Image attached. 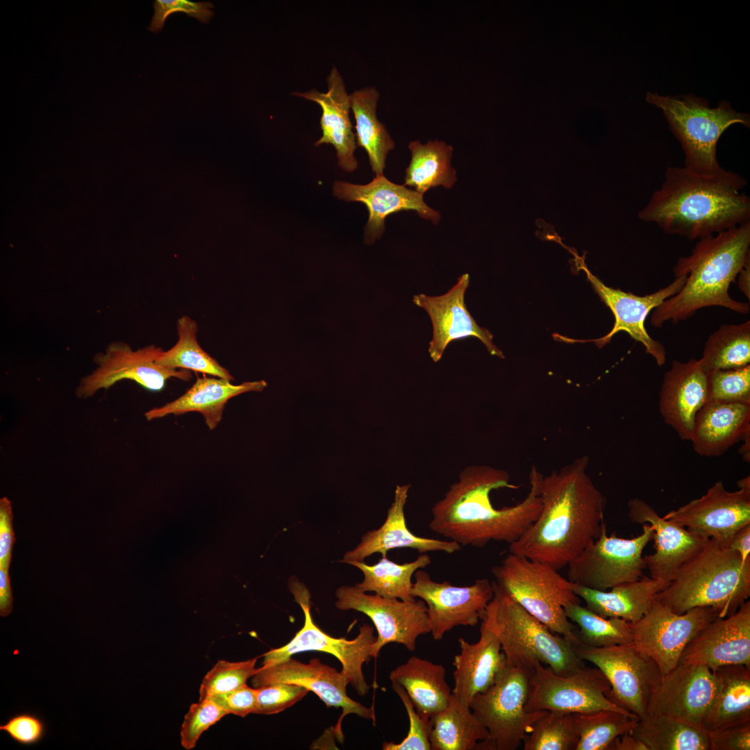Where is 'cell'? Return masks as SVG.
Listing matches in <instances>:
<instances>
[{
    "instance_id": "cell-9",
    "label": "cell",
    "mask_w": 750,
    "mask_h": 750,
    "mask_svg": "<svg viewBox=\"0 0 750 750\" xmlns=\"http://www.w3.org/2000/svg\"><path fill=\"white\" fill-rule=\"evenodd\" d=\"M533 669L505 658L492 684L472 700V712L488 731L490 750L517 749L535 722L547 712L524 709Z\"/></svg>"
},
{
    "instance_id": "cell-13",
    "label": "cell",
    "mask_w": 750,
    "mask_h": 750,
    "mask_svg": "<svg viewBox=\"0 0 750 750\" xmlns=\"http://www.w3.org/2000/svg\"><path fill=\"white\" fill-rule=\"evenodd\" d=\"M578 657L594 664L605 675L610 690L608 699L639 717L646 715L652 692L661 674L656 662L633 644L593 647L574 646Z\"/></svg>"
},
{
    "instance_id": "cell-44",
    "label": "cell",
    "mask_w": 750,
    "mask_h": 750,
    "mask_svg": "<svg viewBox=\"0 0 750 750\" xmlns=\"http://www.w3.org/2000/svg\"><path fill=\"white\" fill-rule=\"evenodd\" d=\"M523 742L524 750H576L578 735L572 714L547 711Z\"/></svg>"
},
{
    "instance_id": "cell-58",
    "label": "cell",
    "mask_w": 750,
    "mask_h": 750,
    "mask_svg": "<svg viewBox=\"0 0 750 750\" xmlns=\"http://www.w3.org/2000/svg\"><path fill=\"white\" fill-rule=\"evenodd\" d=\"M738 285L740 290L750 299V254L747 256L738 276Z\"/></svg>"
},
{
    "instance_id": "cell-15",
    "label": "cell",
    "mask_w": 750,
    "mask_h": 750,
    "mask_svg": "<svg viewBox=\"0 0 750 750\" xmlns=\"http://www.w3.org/2000/svg\"><path fill=\"white\" fill-rule=\"evenodd\" d=\"M335 597L337 608L360 612L372 621L378 633L372 658H377L380 650L391 642L403 644L413 651L417 638L431 633L427 607L422 599L405 601L385 598L367 594L356 585L340 587Z\"/></svg>"
},
{
    "instance_id": "cell-45",
    "label": "cell",
    "mask_w": 750,
    "mask_h": 750,
    "mask_svg": "<svg viewBox=\"0 0 750 750\" xmlns=\"http://www.w3.org/2000/svg\"><path fill=\"white\" fill-rule=\"evenodd\" d=\"M257 660L258 658L239 662L218 660L202 680L199 701L230 692L246 684L257 670Z\"/></svg>"
},
{
    "instance_id": "cell-52",
    "label": "cell",
    "mask_w": 750,
    "mask_h": 750,
    "mask_svg": "<svg viewBox=\"0 0 750 750\" xmlns=\"http://www.w3.org/2000/svg\"><path fill=\"white\" fill-rule=\"evenodd\" d=\"M710 750H749L750 722L707 731Z\"/></svg>"
},
{
    "instance_id": "cell-47",
    "label": "cell",
    "mask_w": 750,
    "mask_h": 750,
    "mask_svg": "<svg viewBox=\"0 0 750 750\" xmlns=\"http://www.w3.org/2000/svg\"><path fill=\"white\" fill-rule=\"evenodd\" d=\"M228 713L211 699L191 704L181 724L180 738L187 750L194 748L201 735Z\"/></svg>"
},
{
    "instance_id": "cell-1",
    "label": "cell",
    "mask_w": 750,
    "mask_h": 750,
    "mask_svg": "<svg viewBox=\"0 0 750 750\" xmlns=\"http://www.w3.org/2000/svg\"><path fill=\"white\" fill-rule=\"evenodd\" d=\"M588 461L583 456L543 476L541 511L509 553L560 570L599 536L606 498L587 473Z\"/></svg>"
},
{
    "instance_id": "cell-43",
    "label": "cell",
    "mask_w": 750,
    "mask_h": 750,
    "mask_svg": "<svg viewBox=\"0 0 750 750\" xmlns=\"http://www.w3.org/2000/svg\"><path fill=\"white\" fill-rule=\"evenodd\" d=\"M572 716L578 735L576 750H608L615 738L629 733L639 719L610 710Z\"/></svg>"
},
{
    "instance_id": "cell-7",
    "label": "cell",
    "mask_w": 750,
    "mask_h": 750,
    "mask_svg": "<svg viewBox=\"0 0 750 750\" xmlns=\"http://www.w3.org/2000/svg\"><path fill=\"white\" fill-rule=\"evenodd\" d=\"M646 101L663 111L684 151V167L699 174L712 175L722 168L717 159V144L730 126H750L749 115L735 111L726 101L713 108L706 99L692 94L671 97L650 92Z\"/></svg>"
},
{
    "instance_id": "cell-10",
    "label": "cell",
    "mask_w": 750,
    "mask_h": 750,
    "mask_svg": "<svg viewBox=\"0 0 750 750\" xmlns=\"http://www.w3.org/2000/svg\"><path fill=\"white\" fill-rule=\"evenodd\" d=\"M289 587L303 610V626L287 644L265 653L262 666L278 663L303 651L328 653L339 660L342 666L341 671L348 677L356 692L360 696L367 694L370 685L365 680L362 665L372 658V647L376 640L373 627L363 624L360 626L358 635L352 640L333 638L314 623L310 613V593L306 586L292 579Z\"/></svg>"
},
{
    "instance_id": "cell-59",
    "label": "cell",
    "mask_w": 750,
    "mask_h": 750,
    "mask_svg": "<svg viewBox=\"0 0 750 750\" xmlns=\"http://www.w3.org/2000/svg\"><path fill=\"white\" fill-rule=\"evenodd\" d=\"M743 441V444L740 447L739 451L745 462H749L750 461V430L748 431L741 439Z\"/></svg>"
},
{
    "instance_id": "cell-21",
    "label": "cell",
    "mask_w": 750,
    "mask_h": 750,
    "mask_svg": "<svg viewBox=\"0 0 750 750\" xmlns=\"http://www.w3.org/2000/svg\"><path fill=\"white\" fill-rule=\"evenodd\" d=\"M716 691V677L708 667L678 663L661 676L646 714L665 715L704 729L703 718Z\"/></svg>"
},
{
    "instance_id": "cell-39",
    "label": "cell",
    "mask_w": 750,
    "mask_h": 750,
    "mask_svg": "<svg viewBox=\"0 0 750 750\" xmlns=\"http://www.w3.org/2000/svg\"><path fill=\"white\" fill-rule=\"evenodd\" d=\"M431 562V557L421 553L415 560L398 564L383 556L376 564L369 565L362 562H353L350 565L363 573V580L355 585L363 592H374L388 599H398L412 601L416 599L410 593L412 587V577L416 571L423 569Z\"/></svg>"
},
{
    "instance_id": "cell-53",
    "label": "cell",
    "mask_w": 750,
    "mask_h": 750,
    "mask_svg": "<svg viewBox=\"0 0 750 750\" xmlns=\"http://www.w3.org/2000/svg\"><path fill=\"white\" fill-rule=\"evenodd\" d=\"M257 696L258 689L251 688L246 683L230 692L215 695L210 699L228 714L244 717L250 713H253L256 706Z\"/></svg>"
},
{
    "instance_id": "cell-23",
    "label": "cell",
    "mask_w": 750,
    "mask_h": 750,
    "mask_svg": "<svg viewBox=\"0 0 750 750\" xmlns=\"http://www.w3.org/2000/svg\"><path fill=\"white\" fill-rule=\"evenodd\" d=\"M678 663L705 665L711 671L730 665L750 667V601L710 622L688 644Z\"/></svg>"
},
{
    "instance_id": "cell-36",
    "label": "cell",
    "mask_w": 750,
    "mask_h": 750,
    "mask_svg": "<svg viewBox=\"0 0 750 750\" xmlns=\"http://www.w3.org/2000/svg\"><path fill=\"white\" fill-rule=\"evenodd\" d=\"M350 98L356 119L357 145L366 151L376 176L382 175L387 155L394 148V142L376 117L379 93L374 87H365L354 91Z\"/></svg>"
},
{
    "instance_id": "cell-22",
    "label": "cell",
    "mask_w": 750,
    "mask_h": 750,
    "mask_svg": "<svg viewBox=\"0 0 750 750\" xmlns=\"http://www.w3.org/2000/svg\"><path fill=\"white\" fill-rule=\"evenodd\" d=\"M469 284V276L464 274L447 293L430 297L415 294L412 302L428 314L433 326V338L428 352L433 362H438L447 345L453 340L468 337L479 339L492 356L504 358L502 351L492 342L493 335L478 325L468 311L465 294Z\"/></svg>"
},
{
    "instance_id": "cell-49",
    "label": "cell",
    "mask_w": 750,
    "mask_h": 750,
    "mask_svg": "<svg viewBox=\"0 0 750 750\" xmlns=\"http://www.w3.org/2000/svg\"><path fill=\"white\" fill-rule=\"evenodd\" d=\"M258 689L253 714L274 715L292 706L309 692L306 688L289 683H276Z\"/></svg>"
},
{
    "instance_id": "cell-33",
    "label": "cell",
    "mask_w": 750,
    "mask_h": 750,
    "mask_svg": "<svg viewBox=\"0 0 750 750\" xmlns=\"http://www.w3.org/2000/svg\"><path fill=\"white\" fill-rule=\"evenodd\" d=\"M445 677L443 665L417 656H411L389 675L392 683L403 687L417 713L427 720L449 703L451 690Z\"/></svg>"
},
{
    "instance_id": "cell-12",
    "label": "cell",
    "mask_w": 750,
    "mask_h": 750,
    "mask_svg": "<svg viewBox=\"0 0 750 750\" xmlns=\"http://www.w3.org/2000/svg\"><path fill=\"white\" fill-rule=\"evenodd\" d=\"M653 534L652 526L644 524L635 538L608 536L604 524L599 536L567 565V580L602 591L639 580L647 568L642 553Z\"/></svg>"
},
{
    "instance_id": "cell-32",
    "label": "cell",
    "mask_w": 750,
    "mask_h": 750,
    "mask_svg": "<svg viewBox=\"0 0 750 750\" xmlns=\"http://www.w3.org/2000/svg\"><path fill=\"white\" fill-rule=\"evenodd\" d=\"M668 583L643 576L607 590H597L572 583V592L584 600L586 607L606 618L618 617L628 622L641 619L651 608L657 595Z\"/></svg>"
},
{
    "instance_id": "cell-41",
    "label": "cell",
    "mask_w": 750,
    "mask_h": 750,
    "mask_svg": "<svg viewBox=\"0 0 750 750\" xmlns=\"http://www.w3.org/2000/svg\"><path fill=\"white\" fill-rule=\"evenodd\" d=\"M699 360L706 374L750 365V321L722 325L706 340Z\"/></svg>"
},
{
    "instance_id": "cell-8",
    "label": "cell",
    "mask_w": 750,
    "mask_h": 750,
    "mask_svg": "<svg viewBox=\"0 0 750 750\" xmlns=\"http://www.w3.org/2000/svg\"><path fill=\"white\" fill-rule=\"evenodd\" d=\"M547 563L509 553L492 569L494 583L553 633L573 646L580 642L564 605L580 603L572 583Z\"/></svg>"
},
{
    "instance_id": "cell-4",
    "label": "cell",
    "mask_w": 750,
    "mask_h": 750,
    "mask_svg": "<svg viewBox=\"0 0 750 750\" xmlns=\"http://www.w3.org/2000/svg\"><path fill=\"white\" fill-rule=\"evenodd\" d=\"M749 247L750 222L699 239L691 253L680 257L674 267V277L686 275L683 287L653 309L651 325L676 324L710 306L749 313V303L733 299L728 290L750 254Z\"/></svg>"
},
{
    "instance_id": "cell-35",
    "label": "cell",
    "mask_w": 750,
    "mask_h": 750,
    "mask_svg": "<svg viewBox=\"0 0 750 750\" xmlns=\"http://www.w3.org/2000/svg\"><path fill=\"white\" fill-rule=\"evenodd\" d=\"M429 722L432 750L479 749L480 742L489 738L488 730L470 708L461 706L452 693L446 708Z\"/></svg>"
},
{
    "instance_id": "cell-27",
    "label": "cell",
    "mask_w": 750,
    "mask_h": 750,
    "mask_svg": "<svg viewBox=\"0 0 750 750\" xmlns=\"http://www.w3.org/2000/svg\"><path fill=\"white\" fill-rule=\"evenodd\" d=\"M410 487V484L396 486L394 501L388 510L384 523L378 528L364 534L360 543L345 553L342 562L348 564L362 562L376 553L386 556L388 551L399 548L415 549L419 553L442 551L448 554L461 549L462 546L456 542L420 537L408 528L404 509Z\"/></svg>"
},
{
    "instance_id": "cell-3",
    "label": "cell",
    "mask_w": 750,
    "mask_h": 750,
    "mask_svg": "<svg viewBox=\"0 0 750 750\" xmlns=\"http://www.w3.org/2000/svg\"><path fill=\"white\" fill-rule=\"evenodd\" d=\"M747 185L741 175L723 168L703 175L668 167L638 217L667 234L699 240L750 222V199L742 192Z\"/></svg>"
},
{
    "instance_id": "cell-28",
    "label": "cell",
    "mask_w": 750,
    "mask_h": 750,
    "mask_svg": "<svg viewBox=\"0 0 750 750\" xmlns=\"http://www.w3.org/2000/svg\"><path fill=\"white\" fill-rule=\"evenodd\" d=\"M458 643L460 651L453 662L451 693L461 706L469 708L474 696L492 684L505 656L498 637L483 620L477 642L471 644L460 638Z\"/></svg>"
},
{
    "instance_id": "cell-40",
    "label": "cell",
    "mask_w": 750,
    "mask_h": 750,
    "mask_svg": "<svg viewBox=\"0 0 750 750\" xmlns=\"http://www.w3.org/2000/svg\"><path fill=\"white\" fill-rule=\"evenodd\" d=\"M176 327L178 340L174 347L160 354L156 360L158 365L172 369L193 370L231 381L234 380L228 370L199 344L197 340L198 325L194 319L183 315L178 319Z\"/></svg>"
},
{
    "instance_id": "cell-5",
    "label": "cell",
    "mask_w": 750,
    "mask_h": 750,
    "mask_svg": "<svg viewBox=\"0 0 750 750\" xmlns=\"http://www.w3.org/2000/svg\"><path fill=\"white\" fill-rule=\"evenodd\" d=\"M749 596L750 560L709 539L678 568L656 600L677 614L710 607L724 618L735 613Z\"/></svg>"
},
{
    "instance_id": "cell-24",
    "label": "cell",
    "mask_w": 750,
    "mask_h": 750,
    "mask_svg": "<svg viewBox=\"0 0 750 750\" xmlns=\"http://www.w3.org/2000/svg\"><path fill=\"white\" fill-rule=\"evenodd\" d=\"M333 189L336 197L346 201L360 202L366 206L369 219L365 226V241L367 244L373 243L382 235L385 231V219L393 213L414 210L435 224L440 219V214L424 201L423 194L391 182L383 174L376 176L367 185L336 181Z\"/></svg>"
},
{
    "instance_id": "cell-26",
    "label": "cell",
    "mask_w": 750,
    "mask_h": 750,
    "mask_svg": "<svg viewBox=\"0 0 750 750\" xmlns=\"http://www.w3.org/2000/svg\"><path fill=\"white\" fill-rule=\"evenodd\" d=\"M707 401V377L700 360H674L663 376L659 411L679 438L690 440L696 415Z\"/></svg>"
},
{
    "instance_id": "cell-14",
    "label": "cell",
    "mask_w": 750,
    "mask_h": 750,
    "mask_svg": "<svg viewBox=\"0 0 750 750\" xmlns=\"http://www.w3.org/2000/svg\"><path fill=\"white\" fill-rule=\"evenodd\" d=\"M717 618V612L710 607L677 614L655 599L641 619L630 622L633 644L656 662L663 676L678 664L688 644Z\"/></svg>"
},
{
    "instance_id": "cell-48",
    "label": "cell",
    "mask_w": 750,
    "mask_h": 750,
    "mask_svg": "<svg viewBox=\"0 0 750 750\" xmlns=\"http://www.w3.org/2000/svg\"><path fill=\"white\" fill-rule=\"evenodd\" d=\"M392 688L399 696L406 710L409 720L407 735L399 743L384 742L383 750H432L429 741L430 722L422 718L415 710L406 690L401 685L392 683Z\"/></svg>"
},
{
    "instance_id": "cell-34",
    "label": "cell",
    "mask_w": 750,
    "mask_h": 750,
    "mask_svg": "<svg viewBox=\"0 0 750 750\" xmlns=\"http://www.w3.org/2000/svg\"><path fill=\"white\" fill-rule=\"evenodd\" d=\"M717 691L703 721V728L712 731L750 722V667L730 665L712 671Z\"/></svg>"
},
{
    "instance_id": "cell-46",
    "label": "cell",
    "mask_w": 750,
    "mask_h": 750,
    "mask_svg": "<svg viewBox=\"0 0 750 750\" xmlns=\"http://www.w3.org/2000/svg\"><path fill=\"white\" fill-rule=\"evenodd\" d=\"M707 401L750 404V365L706 374Z\"/></svg>"
},
{
    "instance_id": "cell-50",
    "label": "cell",
    "mask_w": 750,
    "mask_h": 750,
    "mask_svg": "<svg viewBox=\"0 0 750 750\" xmlns=\"http://www.w3.org/2000/svg\"><path fill=\"white\" fill-rule=\"evenodd\" d=\"M0 731L16 743L33 746L40 743L47 733V725L42 718L32 712H22L8 717L0 724Z\"/></svg>"
},
{
    "instance_id": "cell-42",
    "label": "cell",
    "mask_w": 750,
    "mask_h": 750,
    "mask_svg": "<svg viewBox=\"0 0 750 750\" xmlns=\"http://www.w3.org/2000/svg\"><path fill=\"white\" fill-rule=\"evenodd\" d=\"M564 610L568 619L576 624L581 643L593 647H606L633 643L630 622L618 617H603L580 603H567Z\"/></svg>"
},
{
    "instance_id": "cell-51",
    "label": "cell",
    "mask_w": 750,
    "mask_h": 750,
    "mask_svg": "<svg viewBox=\"0 0 750 750\" xmlns=\"http://www.w3.org/2000/svg\"><path fill=\"white\" fill-rule=\"evenodd\" d=\"M154 13L149 31L158 33L164 26L167 17L176 12H183L199 21L208 23L214 12L210 2H194L189 0H156L153 2Z\"/></svg>"
},
{
    "instance_id": "cell-18",
    "label": "cell",
    "mask_w": 750,
    "mask_h": 750,
    "mask_svg": "<svg viewBox=\"0 0 750 750\" xmlns=\"http://www.w3.org/2000/svg\"><path fill=\"white\" fill-rule=\"evenodd\" d=\"M581 268L585 272L587 278L594 292L612 312L615 324L611 331L600 338L574 340L560 337V340L569 342H594L598 348H602L610 342L616 333L624 331L634 340L640 342L644 346L645 352L654 358L658 366H662L666 362L665 348L659 341L653 339L649 335L644 326V322L651 310L667 299L676 294L682 289L686 281V275L675 276V279L669 285L655 292L638 296L631 292H626L619 289L608 287L598 277L593 275L584 265Z\"/></svg>"
},
{
    "instance_id": "cell-56",
    "label": "cell",
    "mask_w": 750,
    "mask_h": 750,
    "mask_svg": "<svg viewBox=\"0 0 750 750\" xmlns=\"http://www.w3.org/2000/svg\"><path fill=\"white\" fill-rule=\"evenodd\" d=\"M727 547L737 551L743 560H750V524L738 530L731 537Z\"/></svg>"
},
{
    "instance_id": "cell-37",
    "label": "cell",
    "mask_w": 750,
    "mask_h": 750,
    "mask_svg": "<svg viewBox=\"0 0 750 750\" xmlns=\"http://www.w3.org/2000/svg\"><path fill=\"white\" fill-rule=\"evenodd\" d=\"M629 733L649 750H710L706 731L665 715L646 714Z\"/></svg>"
},
{
    "instance_id": "cell-29",
    "label": "cell",
    "mask_w": 750,
    "mask_h": 750,
    "mask_svg": "<svg viewBox=\"0 0 750 750\" xmlns=\"http://www.w3.org/2000/svg\"><path fill=\"white\" fill-rule=\"evenodd\" d=\"M328 91L320 92L315 89L308 92H294L292 94L311 100L320 106L322 113L320 118L322 137L315 143L316 147L322 144H332L336 150L338 165L347 172H353L358 167L353 155L356 148V134L349 117L351 98L345 90L344 82L333 67L327 76Z\"/></svg>"
},
{
    "instance_id": "cell-54",
    "label": "cell",
    "mask_w": 750,
    "mask_h": 750,
    "mask_svg": "<svg viewBox=\"0 0 750 750\" xmlns=\"http://www.w3.org/2000/svg\"><path fill=\"white\" fill-rule=\"evenodd\" d=\"M12 518L11 502L3 497L0 499V567L6 569H9L15 541Z\"/></svg>"
},
{
    "instance_id": "cell-38",
    "label": "cell",
    "mask_w": 750,
    "mask_h": 750,
    "mask_svg": "<svg viewBox=\"0 0 750 750\" xmlns=\"http://www.w3.org/2000/svg\"><path fill=\"white\" fill-rule=\"evenodd\" d=\"M411 160L406 169L405 185L423 194L431 188H451L456 181V170L451 165L453 148L444 142L434 140L422 144L409 143Z\"/></svg>"
},
{
    "instance_id": "cell-20",
    "label": "cell",
    "mask_w": 750,
    "mask_h": 750,
    "mask_svg": "<svg viewBox=\"0 0 750 750\" xmlns=\"http://www.w3.org/2000/svg\"><path fill=\"white\" fill-rule=\"evenodd\" d=\"M276 683H289L302 685L313 692L327 707L342 708V713L335 726V732L342 737L341 722L349 714H355L366 719H376L374 710L351 699L347 694L348 677L335 668L312 658L303 663L292 657L278 663L257 668L251 677L255 688Z\"/></svg>"
},
{
    "instance_id": "cell-2",
    "label": "cell",
    "mask_w": 750,
    "mask_h": 750,
    "mask_svg": "<svg viewBox=\"0 0 750 750\" xmlns=\"http://www.w3.org/2000/svg\"><path fill=\"white\" fill-rule=\"evenodd\" d=\"M543 475L535 467L529 474L530 489L519 503L501 509L492 503L490 493L510 483L506 471L486 465L465 468L458 481L431 509L428 527L461 546L483 547L491 541H516L538 518L542 509Z\"/></svg>"
},
{
    "instance_id": "cell-25",
    "label": "cell",
    "mask_w": 750,
    "mask_h": 750,
    "mask_svg": "<svg viewBox=\"0 0 750 750\" xmlns=\"http://www.w3.org/2000/svg\"><path fill=\"white\" fill-rule=\"evenodd\" d=\"M628 515L631 522L650 524L653 529L655 552L644 556V560L651 578L658 581L669 583L678 568L709 540L660 517L640 498L628 500Z\"/></svg>"
},
{
    "instance_id": "cell-6",
    "label": "cell",
    "mask_w": 750,
    "mask_h": 750,
    "mask_svg": "<svg viewBox=\"0 0 750 750\" xmlns=\"http://www.w3.org/2000/svg\"><path fill=\"white\" fill-rule=\"evenodd\" d=\"M492 584L494 597L481 620L498 637L508 662L533 669L539 661L558 674L583 666L569 641L553 633Z\"/></svg>"
},
{
    "instance_id": "cell-19",
    "label": "cell",
    "mask_w": 750,
    "mask_h": 750,
    "mask_svg": "<svg viewBox=\"0 0 750 750\" xmlns=\"http://www.w3.org/2000/svg\"><path fill=\"white\" fill-rule=\"evenodd\" d=\"M663 517L694 534L727 547L738 530L750 524V489L728 491L719 481L701 497L669 511Z\"/></svg>"
},
{
    "instance_id": "cell-55",
    "label": "cell",
    "mask_w": 750,
    "mask_h": 750,
    "mask_svg": "<svg viewBox=\"0 0 750 750\" xmlns=\"http://www.w3.org/2000/svg\"><path fill=\"white\" fill-rule=\"evenodd\" d=\"M13 609V597L9 569L0 567V616H8Z\"/></svg>"
},
{
    "instance_id": "cell-16",
    "label": "cell",
    "mask_w": 750,
    "mask_h": 750,
    "mask_svg": "<svg viewBox=\"0 0 750 750\" xmlns=\"http://www.w3.org/2000/svg\"><path fill=\"white\" fill-rule=\"evenodd\" d=\"M162 351L153 344L134 351L124 342L110 343L103 353L94 356L96 369L81 378L76 396L92 397L99 390H108L124 379L134 381L151 392L162 390L171 378L189 381L192 378L190 370L168 368L156 362Z\"/></svg>"
},
{
    "instance_id": "cell-17",
    "label": "cell",
    "mask_w": 750,
    "mask_h": 750,
    "mask_svg": "<svg viewBox=\"0 0 750 750\" xmlns=\"http://www.w3.org/2000/svg\"><path fill=\"white\" fill-rule=\"evenodd\" d=\"M414 578L410 593L425 602L435 640H441L455 626H476L494 597L492 582L486 578L476 579L468 586H456L447 581H434L420 569Z\"/></svg>"
},
{
    "instance_id": "cell-57",
    "label": "cell",
    "mask_w": 750,
    "mask_h": 750,
    "mask_svg": "<svg viewBox=\"0 0 750 750\" xmlns=\"http://www.w3.org/2000/svg\"><path fill=\"white\" fill-rule=\"evenodd\" d=\"M608 750H649V749L641 740L629 733H626L615 738Z\"/></svg>"
},
{
    "instance_id": "cell-11",
    "label": "cell",
    "mask_w": 750,
    "mask_h": 750,
    "mask_svg": "<svg viewBox=\"0 0 750 750\" xmlns=\"http://www.w3.org/2000/svg\"><path fill=\"white\" fill-rule=\"evenodd\" d=\"M610 690L608 681L597 667L582 666L567 674H558L537 661L531 676L524 709L526 712L547 710L569 714L610 710L639 718L610 701L606 695Z\"/></svg>"
},
{
    "instance_id": "cell-31",
    "label": "cell",
    "mask_w": 750,
    "mask_h": 750,
    "mask_svg": "<svg viewBox=\"0 0 750 750\" xmlns=\"http://www.w3.org/2000/svg\"><path fill=\"white\" fill-rule=\"evenodd\" d=\"M267 386L265 381L233 385L222 378L197 377L194 383L180 397L144 413L149 421L169 414L180 415L189 412H200L207 426L215 429L221 422L225 406L234 397L247 392H260Z\"/></svg>"
},
{
    "instance_id": "cell-30",
    "label": "cell",
    "mask_w": 750,
    "mask_h": 750,
    "mask_svg": "<svg viewBox=\"0 0 750 750\" xmlns=\"http://www.w3.org/2000/svg\"><path fill=\"white\" fill-rule=\"evenodd\" d=\"M750 430V404L706 402L697 412L690 441L701 456H720Z\"/></svg>"
}]
</instances>
